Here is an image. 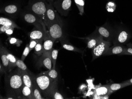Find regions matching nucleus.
<instances>
[{
	"mask_svg": "<svg viewBox=\"0 0 132 99\" xmlns=\"http://www.w3.org/2000/svg\"><path fill=\"white\" fill-rule=\"evenodd\" d=\"M124 82L126 83H129L130 85H132V78L130 79L127 80H125L124 81Z\"/></svg>",
	"mask_w": 132,
	"mask_h": 99,
	"instance_id": "obj_40",
	"label": "nucleus"
},
{
	"mask_svg": "<svg viewBox=\"0 0 132 99\" xmlns=\"http://www.w3.org/2000/svg\"><path fill=\"white\" fill-rule=\"evenodd\" d=\"M16 67L22 71H29L24 61L18 58L16 61Z\"/></svg>",
	"mask_w": 132,
	"mask_h": 99,
	"instance_id": "obj_31",
	"label": "nucleus"
},
{
	"mask_svg": "<svg viewBox=\"0 0 132 99\" xmlns=\"http://www.w3.org/2000/svg\"><path fill=\"white\" fill-rule=\"evenodd\" d=\"M8 40H9V42L10 44L12 45H16L18 47L20 46L22 43V41L14 37H9Z\"/></svg>",
	"mask_w": 132,
	"mask_h": 99,
	"instance_id": "obj_33",
	"label": "nucleus"
},
{
	"mask_svg": "<svg viewBox=\"0 0 132 99\" xmlns=\"http://www.w3.org/2000/svg\"><path fill=\"white\" fill-rule=\"evenodd\" d=\"M0 73L1 75L3 74H7L3 64L1 63L0 64Z\"/></svg>",
	"mask_w": 132,
	"mask_h": 99,
	"instance_id": "obj_39",
	"label": "nucleus"
},
{
	"mask_svg": "<svg viewBox=\"0 0 132 99\" xmlns=\"http://www.w3.org/2000/svg\"><path fill=\"white\" fill-rule=\"evenodd\" d=\"M14 29L15 28H13V27H10V28L8 29V30L6 31L5 32V34L7 35V36H10L12 34H13Z\"/></svg>",
	"mask_w": 132,
	"mask_h": 99,
	"instance_id": "obj_38",
	"label": "nucleus"
},
{
	"mask_svg": "<svg viewBox=\"0 0 132 99\" xmlns=\"http://www.w3.org/2000/svg\"><path fill=\"white\" fill-rule=\"evenodd\" d=\"M48 4L45 0H29L26 9L43 21Z\"/></svg>",
	"mask_w": 132,
	"mask_h": 99,
	"instance_id": "obj_3",
	"label": "nucleus"
},
{
	"mask_svg": "<svg viewBox=\"0 0 132 99\" xmlns=\"http://www.w3.org/2000/svg\"><path fill=\"white\" fill-rule=\"evenodd\" d=\"M125 48V46L124 45L119 44L113 45L112 46L109 48L104 55H123Z\"/></svg>",
	"mask_w": 132,
	"mask_h": 99,
	"instance_id": "obj_15",
	"label": "nucleus"
},
{
	"mask_svg": "<svg viewBox=\"0 0 132 99\" xmlns=\"http://www.w3.org/2000/svg\"><path fill=\"white\" fill-rule=\"evenodd\" d=\"M75 3L79 10L80 14L81 15H83L84 12V8L85 6V1L86 0H74Z\"/></svg>",
	"mask_w": 132,
	"mask_h": 99,
	"instance_id": "obj_28",
	"label": "nucleus"
},
{
	"mask_svg": "<svg viewBox=\"0 0 132 99\" xmlns=\"http://www.w3.org/2000/svg\"><path fill=\"white\" fill-rule=\"evenodd\" d=\"M43 74L53 79L54 80H58L57 72L56 71L55 69L52 68L50 70H48V71H45Z\"/></svg>",
	"mask_w": 132,
	"mask_h": 99,
	"instance_id": "obj_29",
	"label": "nucleus"
},
{
	"mask_svg": "<svg viewBox=\"0 0 132 99\" xmlns=\"http://www.w3.org/2000/svg\"><path fill=\"white\" fill-rule=\"evenodd\" d=\"M0 12L11 18H15L20 13L21 7L19 4H6L1 7Z\"/></svg>",
	"mask_w": 132,
	"mask_h": 99,
	"instance_id": "obj_10",
	"label": "nucleus"
},
{
	"mask_svg": "<svg viewBox=\"0 0 132 99\" xmlns=\"http://www.w3.org/2000/svg\"><path fill=\"white\" fill-rule=\"evenodd\" d=\"M6 48L4 47L2 44L1 45L0 48V54L1 58L2 64L5 69L6 73L11 72L10 69V65L9 61L7 57L6 52Z\"/></svg>",
	"mask_w": 132,
	"mask_h": 99,
	"instance_id": "obj_17",
	"label": "nucleus"
},
{
	"mask_svg": "<svg viewBox=\"0 0 132 99\" xmlns=\"http://www.w3.org/2000/svg\"><path fill=\"white\" fill-rule=\"evenodd\" d=\"M22 19L26 22L35 26H46L43 20L32 12L26 10L20 13Z\"/></svg>",
	"mask_w": 132,
	"mask_h": 99,
	"instance_id": "obj_8",
	"label": "nucleus"
},
{
	"mask_svg": "<svg viewBox=\"0 0 132 99\" xmlns=\"http://www.w3.org/2000/svg\"><path fill=\"white\" fill-rule=\"evenodd\" d=\"M35 52L38 56H41L44 53L43 40L39 41L35 48Z\"/></svg>",
	"mask_w": 132,
	"mask_h": 99,
	"instance_id": "obj_27",
	"label": "nucleus"
},
{
	"mask_svg": "<svg viewBox=\"0 0 132 99\" xmlns=\"http://www.w3.org/2000/svg\"><path fill=\"white\" fill-rule=\"evenodd\" d=\"M33 76L29 71H22V78L24 85L32 89Z\"/></svg>",
	"mask_w": 132,
	"mask_h": 99,
	"instance_id": "obj_20",
	"label": "nucleus"
},
{
	"mask_svg": "<svg viewBox=\"0 0 132 99\" xmlns=\"http://www.w3.org/2000/svg\"><path fill=\"white\" fill-rule=\"evenodd\" d=\"M72 0H56L53 3V6L59 13L67 16L71 9Z\"/></svg>",
	"mask_w": 132,
	"mask_h": 99,
	"instance_id": "obj_9",
	"label": "nucleus"
},
{
	"mask_svg": "<svg viewBox=\"0 0 132 99\" xmlns=\"http://www.w3.org/2000/svg\"><path fill=\"white\" fill-rule=\"evenodd\" d=\"M95 32L104 40L109 42L113 39L115 34L112 29L105 25L96 27Z\"/></svg>",
	"mask_w": 132,
	"mask_h": 99,
	"instance_id": "obj_11",
	"label": "nucleus"
},
{
	"mask_svg": "<svg viewBox=\"0 0 132 99\" xmlns=\"http://www.w3.org/2000/svg\"><path fill=\"white\" fill-rule=\"evenodd\" d=\"M130 85L129 83L123 82L122 83H113V84H110L109 85V88L110 92L111 93H112L115 92L118 90Z\"/></svg>",
	"mask_w": 132,
	"mask_h": 99,
	"instance_id": "obj_25",
	"label": "nucleus"
},
{
	"mask_svg": "<svg viewBox=\"0 0 132 99\" xmlns=\"http://www.w3.org/2000/svg\"><path fill=\"white\" fill-rule=\"evenodd\" d=\"M24 84L22 78V71L17 68L9 72L5 79V87L9 99L21 98V92Z\"/></svg>",
	"mask_w": 132,
	"mask_h": 99,
	"instance_id": "obj_1",
	"label": "nucleus"
},
{
	"mask_svg": "<svg viewBox=\"0 0 132 99\" xmlns=\"http://www.w3.org/2000/svg\"><path fill=\"white\" fill-rule=\"evenodd\" d=\"M101 37L94 32L93 34L85 38L82 39L86 40L87 48L90 49H93L97 45Z\"/></svg>",
	"mask_w": 132,
	"mask_h": 99,
	"instance_id": "obj_16",
	"label": "nucleus"
},
{
	"mask_svg": "<svg viewBox=\"0 0 132 99\" xmlns=\"http://www.w3.org/2000/svg\"><path fill=\"white\" fill-rule=\"evenodd\" d=\"M34 79L41 94L47 98L52 90L57 86V80L50 78L43 73L36 76H34Z\"/></svg>",
	"mask_w": 132,
	"mask_h": 99,
	"instance_id": "obj_2",
	"label": "nucleus"
},
{
	"mask_svg": "<svg viewBox=\"0 0 132 99\" xmlns=\"http://www.w3.org/2000/svg\"><path fill=\"white\" fill-rule=\"evenodd\" d=\"M32 91L35 99H44V97L42 96L41 92L34 79V76H33Z\"/></svg>",
	"mask_w": 132,
	"mask_h": 99,
	"instance_id": "obj_23",
	"label": "nucleus"
},
{
	"mask_svg": "<svg viewBox=\"0 0 132 99\" xmlns=\"http://www.w3.org/2000/svg\"><path fill=\"white\" fill-rule=\"evenodd\" d=\"M30 51H31L30 50L29 48V44H27L26 48H25V49H24L23 52L22 56H21V60L23 61H24L26 58L28 56V54Z\"/></svg>",
	"mask_w": 132,
	"mask_h": 99,
	"instance_id": "obj_34",
	"label": "nucleus"
},
{
	"mask_svg": "<svg viewBox=\"0 0 132 99\" xmlns=\"http://www.w3.org/2000/svg\"><path fill=\"white\" fill-rule=\"evenodd\" d=\"M112 94L110 89L109 85L101 86L95 90L93 99H109V95Z\"/></svg>",
	"mask_w": 132,
	"mask_h": 99,
	"instance_id": "obj_13",
	"label": "nucleus"
},
{
	"mask_svg": "<svg viewBox=\"0 0 132 99\" xmlns=\"http://www.w3.org/2000/svg\"><path fill=\"white\" fill-rule=\"evenodd\" d=\"M59 41L60 42L62 48L66 50L72 51L76 52L81 53H83V51L81 49L76 48L71 44L66 37L61 39L59 40Z\"/></svg>",
	"mask_w": 132,
	"mask_h": 99,
	"instance_id": "obj_19",
	"label": "nucleus"
},
{
	"mask_svg": "<svg viewBox=\"0 0 132 99\" xmlns=\"http://www.w3.org/2000/svg\"><path fill=\"white\" fill-rule=\"evenodd\" d=\"M47 31L46 26H35L30 32L29 37L30 39L37 40L38 41L43 40Z\"/></svg>",
	"mask_w": 132,
	"mask_h": 99,
	"instance_id": "obj_12",
	"label": "nucleus"
},
{
	"mask_svg": "<svg viewBox=\"0 0 132 99\" xmlns=\"http://www.w3.org/2000/svg\"><path fill=\"white\" fill-rule=\"evenodd\" d=\"M21 98L35 99L32 89L24 85L21 92Z\"/></svg>",
	"mask_w": 132,
	"mask_h": 99,
	"instance_id": "obj_21",
	"label": "nucleus"
},
{
	"mask_svg": "<svg viewBox=\"0 0 132 99\" xmlns=\"http://www.w3.org/2000/svg\"><path fill=\"white\" fill-rule=\"evenodd\" d=\"M55 41L50 37L48 32L46 33L43 40V53H51Z\"/></svg>",
	"mask_w": 132,
	"mask_h": 99,
	"instance_id": "obj_14",
	"label": "nucleus"
},
{
	"mask_svg": "<svg viewBox=\"0 0 132 99\" xmlns=\"http://www.w3.org/2000/svg\"><path fill=\"white\" fill-rule=\"evenodd\" d=\"M131 34L127 29L123 28H119L115 32L113 43V45H124L129 42Z\"/></svg>",
	"mask_w": 132,
	"mask_h": 99,
	"instance_id": "obj_6",
	"label": "nucleus"
},
{
	"mask_svg": "<svg viewBox=\"0 0 132 99\" xmlns=\"http://www.w3.org/2000/svg\"><path fill=\"white\" fill-rule=\"evenodd\" d=\"M38 42V41L37 40L30 39V41L29 44V48L30 51H31L33 49L35 48Z\"/></svg>",
	"mask_w": 132,
	"mask_h": 99,
	"instance_id": "obj_36",
	"label": "nucleus"
},
{
	"mask_svg": "<svg viewBox=\"0 0 132 99\" xmlns=\"http://www.w3.org/2000/svg\"><path fill=\"white\" fill-rule=\"evenodd\" d=\"M106 9L109 12H113L115 11L116 5L114 2L109 1L106 5Z\"/></svg>",
	"mask_w": 132,
	"mask_h": 99,
	"instance_id": "obj_32",
	"label": "nucleus"
},
{
	"mask_svg": "<svg viewBox=\"0 0 132 99\" xmlns=\"http://www.w3.org/2000/svg\"><path fill=\"white\" fill-rule=\"evenodd\" d=\"M10 27H12L7 26H0V33H1V34H2V33H5L6 31L8 30V29L10 28Z\"/></svg>",
	"mask_w": 132,
	"mask_h": 99,
	"instance_id": "obj_37",
	"label": "nucleus"
},
{
	"mask_svg": "<svg viewBox=\"0 0 132 99\" xmlns=\"http://www.w3.org/2000/svg\"><path fill=\"white\" fill-rule=\"evenodd\" d=\"M6 54L9 61L10 69L11 71L13 70V69L16 67V61H17V58L11 53L6 48Z\"/></svg>",
	"mask_w": 132,
	"mask_h": 99,
	"instance_id": "obj_24",
	"label": "nucleus"
},
{
	"mask_svg": "<svg viewBox=\"0 0 132 99\" xmlns=\"http://www.w3.org/2000/svg\"><path fill=\"white\" fill-rule=\"evenodd\" d=\"M51 53H43L39 60V65L50 70L52 68L53 65L51 57Z\"/></svg>",
	"mask_w": 132,
	"mask_h": 99,
	"instance_id": "obj_18",
	"label": "nucleus"
},
{
	"mask_svg": "<svg viewBox=\"0 0 132 99\" xmlns=\"http://www.w3.org/2000/svg\"><path fill=\"white\" fill-rule=\"evenodd\" d=\"M123 55H132V44L129 43L125 46Z\"/></svg>",
	"mask_w": 132,
	"mask_h": 99,
	"instance_id": "obj_35",
	"label": "nucleus"
},
{
	"mask_svg": "<svg viewBox=\"0 0 132 99\" xmlns=\"http://www.w3.org/2000/svg\"><path fill=\"white\" fill-rule=\"evenodd\" d=\"M48 98H52L53 99H63V97L62 94L59 92L58 90L57 86H56L52 91L50 94Z\"/></svg>",
	"mask_w": 132,
	"mask_h": 99,
	"instance_id": "obj_26",
	"label": "nucleus"
},
{
	"mask_svg": "<svg viewBox=\"0 0 132 99\" xmlns=\"http://www.w3.org/2000/svg\"><path fill=\"white\" fill-rule=\"evenodd\" d=\"M58 52V49H52V52H51V57L52 62V68L53 69H55L56 60H57V57Z\"/></svg>",
	"mask_w": 132,
	"mask_h": 99,
	"instance_id": "obj_30",
	"label": "nucleus"
},
{
	"mask_svg": "<svg viewBox=\"0 0 132 99\" xmlns=\"http://www.w3.org/2000/svg\"><path fill=\"white\" fill-rule=\"evenodd\" d=\"M47 27L50 37L55 41L66 37L64 34L63 23L62 19H60Z\"/></svg>",
	"mask_w": 132,
	"mask_h": 99,
	"instance_id": "obj_4",
	"label": "nucleus"
},
{
	"mask_svg": "<svg viewBox=\"0 0 132 99\" xmlns=\"http://www.w3.org/2000/svg\"><path fill=\"white\" fill-rule=\"evenodd\" d=\"M61 19L54 9L53 3H48L43 21L46 27H47Z\"/></svg>",
	"mask_w": 132,
	"mask_h": 99,
	"instance_id": "obj_7",
	"label": "nucleus"
},
{
	"mask_svg": "<svg viewBox=\"0 0 132 99\" xmlns=\"http://www.w3.org/2000/svg\"><path fill=\"white\" fill-rule=\"evenodd\" d=\"M110 42L104 40L101 37L97 45L92 49L93 60L97 59L103 55H104L110 47Z\"/></svg>",
	"mask_w": 132,
	"mask_h": 99,
	"instance_id": "obj_5",
	"label": "nucleus"
},
{
	"mask_svg": "<svg viewBox=\"0 0 132 99\" xmlns=\"http://www.w3.org/2000/svg\"><path fill=\"white\" fill-rule=\"evenodd\" d=\"M0 25L7 26L13 27L15 29H20V27L12 20L2 17L0 18Z\"/></svg>",
	"mask_w": 132,
	"mask_h": 99,
	"instance_id": "obj_22",
	"label": "nucleus"
},
{
	"mask_svg": "<svg viewBox=\"0 0 132 99\" xmlns=\"http://www.w3.org/2000/svg\"><path fill=\"white\" fill-rule=\"evenodd\" d=\"M45 1L48 3H53V2L54 1V0H45Z\"/></svg>",
	"mask_w": 132,
	"mask_h": 99,
	"instance_id": "obj_41",
	"label": "nucleus"
}]
</instances>
